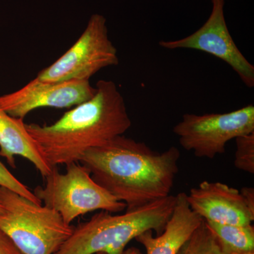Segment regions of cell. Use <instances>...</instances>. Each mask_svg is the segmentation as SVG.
Here are the masks:
<instances>
[{
	"label": "cell",
	"mask_w": 254,
	"mask_h": 254,
	"mask_svg": "<svg viewBox=\"0 0 254 254\" xmlns=\"http://www.w3.org/2000/svg\"><path fill=\"white\" fill-rule=\"evenodd\" d=\"M95 254H105L104 253H97ZM123 254H143L142 253L141 251L138 250L136 247H131V248L128 249L125 251V252Z\"/></svg>",
	"instance_id": "19"
},
{
	"label": "cell",
	"mask_w": 254,
	"mask_h": 254,
	"mask_svg": "<svg viewBox=\"0 0 254 254\" xmlns=\"http://www.w3.org/2000/svg\"><path fill=\"white\" fill-rule=\"evenodd\" d=\"M176 195H169L122 215L101 210L73 227L71 236L55 254H123L143 232H163L173 213Z\"/></svg>",
	"instance_id": "3"
},
{
	"label": "cell",
	"mask_w": 254,
	"mask_h": 254,
	"mask_svg": "<svg viewBox=\"0 0 254 254\" xmlns=\"http://www.w3.org/2000/svg\"><path fill=\"white\" fill-rule=\"evenodd\" d=\"M0 187H5L37 203H42L27 186L19 181L0 161Z\"/></svg>",
	"instance_id": "16"
},
{
	"label": "cell",
	"mask_w": 254,
	"mask_h": 254,
	"mask_svg": "<svg viewBox=\"0 0 254 254\" xmlns=\"http://www.w3.org/2000/svg\"><path fill=\"white\" fill-rule=\"evenodd\" d=\"M230 254H254V251H252V252H245V253H233Z\"/></svg>",
	"instance_id": "20"
},
{
	"label": "cell",
	"mask_w": 254,
	"mask_h": 254,
	"mask_svg": "<svg viewBox=\"0 0 254 254\" xmlns=\"http://www.w3.org/2000/svg\"><path fill=\"white\" fill-rule=\"evenodd\" d=\"M177 254H226L204 220Z\"/></svg>",
	"instance_id": "14"
},
{
	"label": "cell",
	"mask_w": 254,
	"mask_h": 254,
	"mask_svg": "<svg viewBox=\"0 0 254 254\" xmlns=\"http://www.w3.org/2000/svg\"><path fill=\"white\" fill-rule=\"evenodd\" d=\"M205 221V220H204ZM226 254L254 251L253 225H234L206 222Z\"/></svg>",
	"instance_id": "13"
},
{
	"label": "cell",
	"mask_w": 254,
	"mask_h": 254,
	"mask_svg": "<svg viewBox=\"0 0 254 254\" xmlns=\"http://www.w3.org/2000/svg\"><path fill=\"white\" fill-rule=\"evenodd\" d=\"M0 254H23L11 238L0 229Z\"/></svg>",
	"instance_id": "17"
},
{
	"label": "cell",
	"mask_w": 254,
	"mask_h": 254,
	"mask_svg": "<svg viewBox=\"0 0 254 254\" xmlns=\"http://www.w3.org/2000/svg\"><path fill=\"white\" fill-rule=\"evenodd\" d=\"M190 208L206 222L249 225L254 214L246 205L240 191L221 182H202L187 194Z\"/></svg>",
	"instance_id": "10"
},
{
	"label": "cell",
	"mask_w": 254,
	"mask_h": 254,
	"mask_svg": "<svg viewBox=\"0 0 254 254\" xmlns=\"http://www.w3.org/2000/svg\"><path fill=\"white\" fill-rule=\"evenodd\" d=\"M95 93L96 88L88 80L45 82L35 78L17 91L0 95V108L23 120L38 108L76 106L91 99Z\"/></svg>",
	"instance_id": "9"
},
{
	"label": "cell",
	"mask_w": 254,
	"mask_h": 254,
	"mask_svg": "<svg viewBox=\"0 0 254 254\" xmlns=\"http://www.w3.org/2000/svg\"><path fill=\"white\" fill-rule=\"evenodd\" d=\"M225 0H212L211 14L204 24L186 38L160 41L168 50L190 49L204 52L226 63L249 88L254 87V66L242 54L227 28L224 15Z\"/></svg>",
	"instance_id": "8"
},
{
	"label": "cell",
	"mask_w": 254,
	"mask_h": 254,
	"mask_svg": "<svg viewBox=\"0 0 254 254\" xmlns=\"http://www.w3.org/2000/svg\"><path fill=\"white\" fill-rule=\"evenodd\" d=\"M237 150L235 168L245 173L254 174V132L235 138Z\"/></svg>",
	"instance_id": "15"
},
{
	"label": "cell",
	"mask_w": 254,
	"mask_h": 254,
	"mask_svg": "<svg viewBox=\"0 0 254 254\" xmlns=\"http://www.w3.org/2000/svg\"><path fill=\"white\" fill-rule=\"evenodd\" d=\"M187 197L185 192L176 195L173 213L161 234L154 237L153 231H147L135 239L144 247L146 254H178L203 222V219L190 208Z\"/></svg>",
	"instance_id": "11"
},
{
	"label": "cell",
	"mask_w": 254,
	"mask_h": 254,
	"mask_svg": "<svg viewBox=\"0 0 254 254\" xmlns=\"http://www.w3.org/2000/svg\"><path fill=\"white\" fill-rule=\"evenodd\" d=\"M25 124L23 119L14 118L0 108V156L12 168L16 167L15 157H22L31 162L45 178L53 168L40 153Z\"/></svg>",
	"instance_id": "12"
},
{
	"label": "cell",
	"mask_w": 254,
	"mask_h": 254,
	"mask_svg": "<svg viewBox=\"0 0 254 254\" xmlns=\"http://www.w3.org/2000/svg\"><path fill=\"white\" fill-rule=\"evenodd\" d=\"M184 149L200 158H215L225 153L229 141L254 132V106L226 113L185 114L173 128Z\"/></svg>",
	"instance_id": "6"
},
{
	"label": "cell",
	"mask_w": 254,
	"mask_h": 254,
	"mask_svg": "<svg viewBox=\"0 0 254 254\" xmlns=\"http://www.w3.org/2000/svg\"><path fill=\"white\" fill-rule=\"evenodd\" d=\"M246 205L251 212L254 214V187H245L240 190Z\"/></svg>",
	"instance_id": "18"
},
{
	"label": "cell",
	"mask_w": 254,
	"mask_h": 254,
	"mask_svg": "<svg viewBox=\"0 0 254 254\" xmlns=\"http://www.w3.org/2000/svg\"><path fill=\"white\" fill-rule=\"evenodd\" d=\"M118 64V50L108 36L106 19L94 14L76 43L36 78L45 82L89 81L100 70Z\"/></svg>",
	"instance_id": "7"
},
{
	"label": "cell",
	"mask_w": 254,
	"mask_h": 254,
	"mask_svg": "<svg viewBox=\"0 0 254 254\" xmlns=\"http://www.w3.org/2000/svg\"><path fill=\"white\" fill-rule=\"evenodd\" d=\"M180 155L177 147L155 151L144 142L121 135L88 150L79 163L97 184L131 210L170 195Z\"/></svg>",
	"instance_id": "1"
},
{
	"label": "cell",
	"mask_w": 254,
	"mask_h": 254,
	"mask_svg": "<svg viewBox=\"0 0 254 254\" xmlns=\"http://www.w3.org/2000/svg\"><path fill=\"white\" fill-rule=\"evenodd\" d=\"M94 96L50 125L25 124L52 168L79 163L88 150L123 135L131 126L123 95L112 81L100 80Z\"/></svg>",
	"instance_id": "2"
},
{
	"label": "cell",
	"mask_w": 254,
	"mask_h": 254,
	"mask_svg": "<svg viewBox=\"0 0 254 254\" xmlns=\"http://www.w3.org/2000/svg\"><path fill=\"white\" fill-rule=\"evenodd\" d=\"M0 204V229L23 254H55L72 234L58 212L3 187Z\"/></svg>",
	"instance_id": "4"
},
{
	"label": "cell",
	"mask_w": 254,
	"mask_h": 254,
	"mask_svg": "<svg viewBox=\"0 0 254 254\" xmlns=\"http://www.w3.org/2000/svg\"><path fill=\"white\" fill-rule=\"evenodd\" d=\"M3 211H4V209H3L2 205L0 204V214L3 213Z\"/></svg>",
	"instance_id": "21"
},
{
	"label": "cell",
	"mask_w": 254,
	"mask_h": 254,
	"mask_svg": "<svg viewBox=\"0 0 254 254\" xmlns=\"http://www.w3.org/2000/svg\"><path fill=\"white\" fill-rule=\"evenodd\" d=\"M66 167L65 173L53 168L45 177V185L36 187L33 193L41 203L58 212L66 224L71 225L75 219L95 210L116 213L126 209L125 203L94 181L89 170L81 163Z\"/></svg>",
	"instance_id": "5"
}]
</instances>
